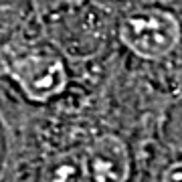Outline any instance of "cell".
Returning <instances> with one entry per match:
<instances>
[{
  "instance_id": "1",
  "label": "cell",
  "mask_w": 182,
  "mask_h": 182,
  "mask_svg": "<svg viewBox=\"0 0 182 182\" xmlns=\"http://www.w3.org/2000/svg\"><path fill=\"white\" fill-rule=\"evenodd\" d=\"M121 41L146 59L166 57L180 41V24L170 12L158 8L138 10L121 22Z\"/></svg>"
},
{
  "instance_id": "2",
  "label": "cell",
  "mask_w": 182,
  "mask_h": 182,
  "mask_svg": "<svg viewBox=\"0 0 182 182\" xmlns=\"http://www.w3.org/2000/svg\"><path fill=\"white\" fill-rule=\"evenodd\" d=\"M14 73L33 95H49L63 87L65 73L53 55L30 53L14 61Z\"/></svg>"
},
{
  "instance_id": "3",
  "label": "cell",
  "mask_w": 182,
  "mask_h": 182,
  "mask_svg": "<svg viewBox=\"0 0 182 182\" xmlns=\"http://www.w3.org/2000/svg\"><path fill=\"white\" fill-rule=\"evenodd\" d=\"M87 172L93 182H124L128 174V156L117 140L97 142L87 158Z\"/></svg>"
}]
</instances>
